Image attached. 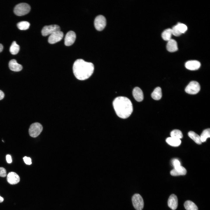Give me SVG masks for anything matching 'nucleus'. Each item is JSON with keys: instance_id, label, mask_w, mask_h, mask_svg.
Segmentation results:
<instances>
[{"instance_id": "obj_1", "label": "nucleus", "mask_w": 210, "mask_h": 210, "mask_svg": "<svg viewBox=\"0 0 210 210\" xmlns=\"http://www.w3.org/2000/svg\"><path fill=\"white\" fill-rule=\"evenodd\" d=\"M94 69V65L92 63L86 62L82 59L76 60L73 67L74 76L80 80L89 78L92 74Z\"/></svg>"}, {"instance_id": "obj_2", "label": "nucleus", "mask_w": 210, "mask_h": 210, "mask_svg": "<svg viewBox=\"0 0 210 210\" xmlns=\"http://www.w3.org/2000/svg\"><path fill=\"white\" fill-rule=\"evenodd\" d=\"M113 105L117 116L120 118L125 119L129 117L133 111L132 104L127 98L120 96L113 100Z\"/></svg>"}, {"instance_id": "obj_3", "label": "nucleus", "mask_w": 210, "mask_h": 210, "mask_svg": "<svg viewBox=\"0 0 210 210\" xmlns=\"http://www.w3.org/2000/svg\"><path fill=\"white\" fill-rule=\"evenodd\" d=\"M30 9V6L28 4L24 3H20L15 6L14 12L17 16H22L28 13Z\"/></svg>"}, {"instance_id": "obj_4", "label": "nucleus", "mask_w": 210, "mask_h": 210, "mask_svg": "<svg viewBox=\"0 0 210 210\" xmlns=\"http://www.w3.org/2000/svg\"><path fill=\"white\" fill-rule=\"evenodd\" d=\"M43 130L41 125L38 123L32 124L30 126L29 130L30 136L33 137H36L41 133Z\"/></svg>"}, {"instance_id": "obj_5", "label": "nucleus", "mask_w": 210, "mask_h": 210, "mask_svg": "<svg viewBox=\"0 0 210 210\" xmlns=\"http://www.w3.org/2000/svg\"><path fill=\"white\" fill-rule=\"evenodd\" d=\"M133 206L136 210H142L144 207V202L141 196L139 194H135L132 199Z\"/></svg>"}, {"instance_id": "obj_6", "label": "nucleus", "mask_w": 210, "mask_h": 210, "mask_svg": "<svg viewBox=\"0 0 210 210\" xmlns=\"http://www.w3.org/2000/svg\"><path fill=\"white\" fill-rule=\"evenodd\" d=\"M200 89L199 83L195 81H191L186 87L185 92L191 94H195L198 93Z\"/></svg>"}, {"instance_id": "obj_7", "label": "nucleus", "mask_w": 210, "mask_h": 210, "mask_svg": "<svg viewBox=\"0 0 210 210\" xmlns=\"http://www.w3.org/2000/svg\"><path fill=\"white\" fill-rule=\"evenodd\" d=\"M94 24L95 29L100 31L103 30L106 25V20L105 17L101 15L97 16L95 19Z\"/></svg>"}, {"instance_id": "obj_8", "label": "nucleus", "mask_w": 210, "mask_h": 210, "mask_svg": "<svg viewBox=\"0 0 210 210\" xmlns=\"http://www.w3.org/2000/svg\"><path fill=\"white\" fill-rule=\"evenodd\" d=\"M60 30V27L57 25H46L41 30V34L43 36H46L50 35L55 32Z\"/></svg>"}, {"instance_id": "obj_9", "label": "nucleus", "mask_w": 210, "mask_h": 210, "mask_svg": "<svg viewBox=\"0 0 210 210\" xmlns=\"http://www.w3.org/2000/svg\"><path fill=\"white\" fill-rule=\"evenodd\" d=\"M63 33L60 30L55 32L50 35L48 42L50 44H54L61 41L63 36Z\"/></svg>"}, {"instance_id": "obj_10", "label": "nucleus", "mask_w": 210, "mask_h": 210, "mask_svg": "<svg viewBox=\"0 0 210 210\" xmlns=\"http://www.w3.org/2000/svg\"><path fill=\"white\" fill-rule=\"evenodd\" d=\"M76 34L72 31L68 32L66 34L64 38V44L66 46H69L72 45L76 39Z\"/></svg>"}, {"instance_id": "obj_11", "label": "nucleus", "mask_w": 210, "mask_h": 210, "mask_svg": "<svg viewBox=\"0 0 210 210\" xmlns=\"http://www.w3.org/2000/svg\"><path fill=\"white\" fill-rule=\"evenodd\" d=\"M201 66L200 63L196 60L188 61L185 64L186 69L190 70H195L198 69Z\"/></svg>"}, {"instance_id": "obj_12", "label": "nucleus", "mask_w": 210, "mask_h": 210, "mask_svg": "<svg viewBox=\"0 0 210 210\" xmlns=\"http://www.w3.org/2000/svg\"><path fill=\"white\" fill-rule=\"evenodd\" d=\"M7 179L9 183L13 185L19 183L20 181V178L16 173L11 172L9 173L7 175Z\"/></svg>"}, {"instance_id": "obj_13", "label": "nucleus", "mask_w": 210, "mask_h": 210, "mask_svg": "<svg viewBox=\"0 0 210 210\" xmlns=\"http://www.w3.org/2000/svg\"><path fill=\"white\" fill-rule=\"evenodd\" d=\"M168 206L173 210L176 209L178 206V199L176 195L172 194L169 197L168 201Z\"/></svg>"}, {"instance_id": "obj_14", "label": "nucleus", "mask_w": 210, "mask_h": 210, "mask_svg": "<svg viewBox=\"0 0 210 210\" xmlns=\"http://www.w3.org/2000/svg\"><path fill=\"white\" fill-rule=\"evenodd\" d=\"M133 96L135 99L138 102L142 101L144 99V94L141 90L139 87H136L132 91Z\"/></svg>"}, {"instance_id": "obj_15", "label": "nucleus", "mask_w": 210, "mask_h": 210, "mask_svg": "<svg viewBox=\"0 0 210 210\" xmlns=\"http://www.w3.org/2000/svg\"><path fill=\"white\" fill-rule=\"evenodd\" d=\"M166 48L167 50L170 52H174L177 51L178 48L176 41L174 39H171L168 41Z\"/></svg>"}, {"instance_id": "obj_16", "label": "nucleus", "mask_w": 210, "mask_h": 210, "mask_svg": "<svg viewBox=\"0 0 210 210\" xmlns=\"http://www.w3.org/2000/svg\"><path fill=\"white\" fill-rule=\"evenodd\" d=\"M187 171L186 169L182 166L174 168L170 172L171 174L174 176L180 175H184L186 174Z\"/></svg>"}, {"instance_id": "obj_17", "label": "nucleus", "mask_w": 210, "mask_h": 210, "mask_svg": "<svg viewBox=\"0 0 210 210\" xmlns=\"http://www.w3.org/2000/svg\"><path fill=\"white\" fill-rule=\"evenodd\" d=\"M9 67L12 71H21L22 68V65L18 63L16 60H11L9 63Z\"/></svg>"}, {"instance_id": "obj_18", "label": "nucleus", "mask_w": 210, "mask_h": 210, "mask_svg": "<svg viewBox=\"0 0 210 210\" xmlns=\"http://www.w3.org/2000/svg\"><path fill=\"white\" fill-rule=\"evenodd\" d=\"M152 97L155 100H159L162 97L161 88L159 87L156 88L151 94Z\"/></svg>"}, {"instance_id": "obj_19", "label": "nucleus", "mask_w": 210, "mask_h": 210, "mask_svg": "<svg viewBox=\"0 0 210 210\" xmlns=\"http://www.w3.org/2000/svg\"><path fill=\"white\" fill-rule=\"evenodd\" d=\"M166 141L168 144L174 146H178L181 143L180 139L172 137L167 138L166 139Z\"/></svg>"}, {"instance_id": "obj_20", "label": "nucleus", "mask_w": 210, "mask_h": 210, "mask_svg": "<svg viewBox=\"0 0 210 210\" xmlns=\"http://www.w3.org/2000/svg\"><path fill=\"white\" fill-rule=\"evenodd\" d=\"M184 206L186 210H198L197 205L192 202L187 200L184 203Z\"/></svg>"}, {"instance_id": "obj_21", "label": "nucleus", "mask_w": 210, "mask_h": 210, "mask_svg": "<svg viewBox=\"0 0 210 210\" xmlns=\"http://www.w3.org/2000/svg\"><path fill=\"white\" fill-rule=\"evenodd\" d=\"M189 136L196 143L200 144H202L200 136L194 132L190 131L188 133Z\"/></svg>"}, {"instance_id": "obj_22", "label": "nucleus", "mask_w": 210, "mask_h": 210, "mask_svg": "<svg viewBox=\"0 0 210 210\" xmlns=\"http://www.w3.org/2000/svg\"><path fill=\"white\" fill-rule=\"evenodd\" d=\"M172 35V29L168 28L165 30L162 34V37L163 39L165 41H168L171 38Z\"/></svg>"}, {"instance_id": "obj_23", "label": "nucleus", "mask_w": 210, "mask_h": 210, "mask_svg": "<svg viewBox=\"0 0 210 210\" xmlns=\"http://www.w3.org/2000/svg\"><path fill=\"white\" fill-rule=\"evenodd\" d=\"M20 46L17 44L16 41H13L11 44L10 48V51L13 55H16L19 52Z\"/></svg>"}, {"instance_id": "obj_24", "label": "nucleus", "mask_w": 210, "mask_h": 210, "mask_svg": "<svg viewBox=\"0 0 210 210\" xmlns=\"http://www.w3.org/2000/svg\"><path fill=\"white\" fill-rule=\"evenodd\" d=\"M30 25L29 23L26 21H22L18 23L17 26L21 30H26L29 29Z\"/></svg>"}, {"instance_id": "obj_25", "label": "nucleus", "mask_w": 210, "mask_h": 210, "mask_svg": "<svg viewBox=\"0 0 210 210\" xmlns=\"http://www.w3.org/2000/svg\"><path fill=\"white\" fill-rule=\"evenodd\" d=\"M200 136L202 142L205 141L206 139L210 137V129H207L204 130Z\"/></svg>"}, {"instance_id": "obj_26", "label": "nucleus", "mask_w": 210, "mask_h": 210, "mask_svg": "<svg viewBox=\"0 0 210 210\" xmlns=\"http://www.w3.org/2000/svg\"><path fill=\"white\" fill-rule=\"evenodd\" d=\"M172 137L180 139L183 137V134L179 130H172L170 133Z\"/></svg>"}, {"instance_id": "obj_27", "label": "nucleus", "mask_w": 210, "mask_h": 210, "mask_svg": "<svg viewBox=\"0 0 210 210\" xmlns=\"http://www.w3.org/2000/svg\"><path fill=\"white\" fill-rule=\"evenodd\" d=\"M175 25L182 34L184 33L187 29V26L183 24L179 23Z\"/></svg>"}, {"instance_id": "obj_28", "label": "nucleus", "mask_w": 210, "mask_h": 210, "mask_svg": "<svg viewBox=\"0 0 210 210\" xmlns=\"http://www.w3.org/2000/svg\"><path fill=\"white\" fill-rule=\"evenodd\" d=\"M171 29L172 34L175 36H178L182 34L177 29L176 25L174 26Z\"/></svg>"}, {"instance_id": "obj_29", "label": "nucleus", "mask_w": 210, "mask_h": 210, "mask_svg": "<svg viewBox=\"0 0 210 210\" xmlns=\"http://www.w3.org/2000/svg\"><path fill=\"white\" fill-rule=\"evenodd\" d=\"M172 164L174 168L181 166L180 161L177 159H175L172 161Z\"/></svg>"}, {"instance_id": "obj_30", "label": "nucleus", "mask_w": 210, "mask_h": 210, "mask_svg": "<svg viewBox=\"0 0 210 210\" xmlns=\"http://www.w3.org/2000/svg\"><path fill=\"white\" fill-rule=\"evenodd\" d=\"M7 175L6 171V169L2 167H0V176L1 177H5Z\"/></svg>"}, {"instance_id": "obj_31", "label": "nucleus", "mask_w": 210, "mask_h": 210, "mask_svg": "<svg viewBox=\"0 0 210 210\" xmlns=\"http://www.w3.org/2000/svg\"><path fill=\"white\" fill-rule=\"evenodd\" d=\"M23 159L26 164L28 165L32 164L31 159L30 158L25 156L23 158Z\"/></svg>"}, {"instance_id": "obj_32", "label": "nucleus", "mask_w": 210, "mask_h": 210, "mask_svg": "<svg viewBox=\"0 0 210 210\" xmlns=\"http://www.w3.org/2000/svg\"><path fill=\"white\" fill-rule=\"evenodd\" d=\"M6 160L7 162L8 163H11L12 160L11 156L10 155H7L6 156Z\"/></svg>"}, {"instance_id": "obj_33", "label": "nucleus", "mask_w": 210, "mask_h": 210, "mask_svg": "<svg viewBox=\"0 0 210 210\" xmlns=\"http://www.w3.org/2000/svg\"><path fill=\"white\" fill-rule=\"evenodd\" d=\"M4 94L1 90H0V100L2 99L4 97Z\"/></svg>"}, {"instance_id": "obj_34", "label": "nucleus", "mask_w": 210, "mask_h": 210, "mask_svg": "<svg viewBox=\"0 0 210 210\" xmlns=\"http://www.w3.org/2000/svg\"><path fill=\"white\" fill-rule=\"evenodd\" d=\"M3 46L0 43V52H1L3 50Z\"/></svg>"}, {"instance_id": "obj_35", "label": "nucleus", "mask_w": 210, "mask_h": 210, "mask_svg": "<svg viewBox=\"0 0 210 210\" xmlns=\"http://www.w3.org/2000/svg\"><path fill=\"white\" fill-rule=\"evenodd\" d=\"M4 200V199L3 197H1L0 196V203L2 202Z\"/></svg>"}]
</instances>
